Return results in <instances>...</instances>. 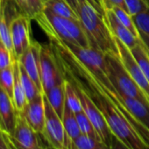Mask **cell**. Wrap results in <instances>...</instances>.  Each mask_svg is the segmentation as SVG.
<instances>
[{
  "mask_svg": "<svg viewBox=\"0 0 149 149\" xmlns=\"http://www.w3.org/2000/svg\"><path fill=\"white\" fill-rule=\"evenodd\" d=\"M105 61L108 77L119 95H125L149 102L146 94L125 69L119 55L105 54Z\"/></svg>",
  "mask_w": 149,
  "mask_h": 149,
  "instance_id": "obj_4",
  "label": "cell"
},
{
  "mask_svg": "<svg viewBox=\"0 0 149 149\" xmlns=\"http://www.w3.org/2000/svg\"><path fill=\"white\" fill-rule=\"evenodd\" d=\"M71 84L76 89L77 95L79 96L81 103H82L83 111H84L86 116L89 118V119L92 123L94 128L96 129L97 132V135L99 136L101 140L110 147L113 134L111 133L103 113L98 109V107L95 104V103L91 100V98L81 88H79L78 86L74 85L73 84Z\"/></svg>",
  "mask_w": 149,
  "mask_h": 149,
  "instance_id": "obj_8",
  "label": "cell"
},
{
  "mask_svg": "<svg viewBox=\"0 0 149 149\" xmlns=\"http://www.w3.org/2000/svg\"><path fill=\"white\" fill-rule=\"evenodd\" d=\"M14 67V86L13 93V101L17 112H22L26 106L28 100L23 89L20 74H19V61L17 60L13 62Z\"/></svg>",
  "mask_w": 149,
  "mask_h": 149,
  "instance_id": "obj_18",
  "label": "cell"
},
{
  "mask_svg": "<svg viewBox=\"0 0 149 149\" xmlns=\"http://www.w3.org/2000/svg\"><path fill=\"white\" fill-rule=\"evenodd\" d=\"M101 5L105 11L112 10L114 7H120L127 11L125 0H101Z\"/></svg>",
  "mask_w": 149,
  "mask_h": 149,
  "instance_id": "obj_31",
  "label": "cell"
},
{
  "mask_svg": "<svg viewBox=\"0 0 149 149\" xmlns=\"http://www.w3.org/2000/svg\"><path fill=\"white\" fill-rule=\"evenodd\" d=\"M44 9L59 17L79 20L77 13L67 0H48L44 3Z\"/></svg>",
  "mask_w": 149,
  "mask_h": 149,
  "instance_id": "obj_17",
  "label": "cell"
},
{
  "mask_svg": "<svg viewBox=\"0 0 149 149\" xmlns=\"http://www.w3.org/2000/svg\"><path fill=\"white\" fill-rule=\"evenodd\" d=\"M0 149H10L7 141L1 132H0Z\"/></svg>",
  "mask_w": 149,
  "mask_h": 149,
  "instance_id": "obj_34",
  "label": "cell"
},
{
  "mask_svg": "<svg viewBox=\"0 0 149 149\" xmlns=\"http://www.w3.org/2000/svg\"><path fill=\"white\" fill-rule=\"evenodd\" d=\"M24 1L27 8L28 16L31 19H34V18L44 10V3L42 0H24Z\"/></svg>",
  "mask_w": 149,
  "mask_h": 149,
  "instance_id": "obj_30",
  "label": "cell"
},
{
  "mask_svg": "<svg viewBox=\"0 0 149 149\" xmlns=\"http://www.w3.org/2000/svg\"><path fill=\"white\" fill-rule=\"evenodd\" d=\"M30 21L31 19L23 13L17 14L10 21L12 41L15 57L18 61L32 43L30 37Z\"/></svg>",
  "mask_w": 149,
  "mask_h": 149,
  "instance_id": "obj_9",
  "label": "cell"
},
{
  "mask_svg": "<svg viewBox=\"0 0 149 149\" xmlns=\"http://www.w3.org/2000/svg\"><path fill=\"white\" fill-rule=\"evenodd\" d=\"M104 19L112 35L120 40L130 49L134 47L139 42L140 38H137L136 36H134L119 21L112 10H108L104 12Z\"/></svg>",
  "mask_w": 149,
  "mask_h": 149,
  "instance_id": "obj_14",
  "label": "cell"
},
{
  "mask_svg": "<svg viewBox=\"0 0 149 149\" xmlns=\"http://www.w3.org/2000/svg\"><path fill=\"white\" fill-rule=\"evenodd\" d=\"M40 50L41 44L32 40L30 47L19 57V61L26 69L30 77L43 92L40 78Z\"/></svg>",
  "mask_w": 149,
  "mask_h": 149,
  "instance_id": "obj_11",
  "label": "cell"
},
{
  "mask_svg": "<svg viewBox=\"0 0 149 149\" xmlns=\"http://www.w3.org/2000/svg\"><path fill=\"white\" fill-rule=\"evenodd\" d=\"M19 74H20V81H21V84H22V86L25 91L28 102L34 99L36 97L43 93L39 89L35 82L30 77V76L27 74V72L26 71V69L23 68V66L20 63H19Z\"/></svg>",
  "mask_w": 149,
  "mask_h": 149,
  "instance_id": "obj_22",
  "label": "cell"
},
{
  "mask_svg": "<svg viewBox=\"0 0 149 149\" xmlns=\"http://www.w3.org/2000/svg\"><path fill=\"white\" fill-rule=\"evenodd\" d=\"M61 120L63 123V126H64L67 137L71 145V142L74 139H76L82 134L76 114L65 105V109H64V112H63Z\"/></svg>",
  "mask_w": 149,
  "mask_h": 149,
  "instance_id": "obj_19",
  "label": "cell"
},
{
  "mask_svg": "<svg viewBox=\"0 0 149 149\" xmlns=\"http://www.w3.org/2000/svg\"><path fill=\"white\" fill-rule=\"evenodd\" d=\"M125 3L127 8V12L131 16H135L148 7L147 0H125Z\"/></svg>",
  "mask_w": 149,
  "mask_h": 149,
  "instance_id": "obj_28",
  "label": "cell"
},
{
  "mask_svg": "<svg viewBox=\"0 0 149 149\" xmlns=\"http://www.w3.org/2000/svg\"><path fill=\"white\" fill-rule=\"evenodd\" d=\"M8 136L17 149H51L42 134L35 132L20 112L17 114L13 134Z\"/></svg>",
  "mask_w": 149,
  "mask_h": 149,
  "instance_id": "obj_7",
  "label": "cell"
},
{
  "mask_svg": "<svg viewBox=\"0 0 149 149\" xmlns=\"http://www.w3.org/2000/svg\"><path fill=\"white\" fill-rule=\"evenodd\" d=\"M50 41L61 44L71 54H73L77 60H79L111 93H118L108 77L105 54L103 52L91 47H85L61 40Z\"/></svg>",
  "mask_w": 149,
  "mask_h": 149,
  "instance_id": "obj_3",
  "label": "cell"
},
{
  "mask_svg": "<svg viewBox=\"0 0 149 149\" xmlns=\"http://www.w3.org/2000/svg\"><path fill=\"white\" fill-rule=\"evenodd\" d=\"M34 20L50 40H61L81 47H91L84 29L79 20L56 16L44 9Z\"/></svg>",
  "mask_w": 149,
  "mask_h": 149,
  "instance_id": "obj_2",
  "label": "cell"
},
{
  "mask_svg": "<svg viewBox=\"0 0 149 149\" xmlns=\"http://www.w3.org/2000/svg\"><path fill=\"white\" fill-rule=\"evenodd\" d=\"M147 50H148V49H147ZM148 52H149V51H148Z\"/></svg>",
  "mask_w": 149,
  "mask_h": 149,
  "instance_id": "obj_39",
  "label": "cell"
},
{
  "mask_svg": "<svg viewBox=\"0 0 149 149\" xmlns=\"http://www.w3.org/2000/svg\"><path fill=\"white\" fill-rule=\"evenodd\" d=\"M76 117H77V122H78L82 134L87 135L90 137H93V138L100 139L99 136L97 135V132L96 129L94 128L92 123L91 122V120L86 116V114L84 113V111L81 112L76 113Z\"/></svg>",
  "mask_w": 149,
  "mask_h": 149,
  "instance_id": "obj_26",
  "label": "cell"
},
{
  "mask_svg": "<svg viewBox=\"0 0 149 149\" xmlns=\"http://www.w3.org/2000/svg\"><path fill=\"white\" fill-rule=\"evenodd\" d=\"M139 38L141 39V40L143 41V43L145 44V46L149 51V36L145 34H139Z\"/></svg>",
  "mask_w": 149,
  "mask_h": 149,
  "instance_id": "obj_35",
  "label": "cell"
},
{
  "mask_svg": "<svg viewBox=\"0 0 149 149\" xmlns=\"http://www.w3.org/2000/svg\"><path fill=\"white\" fill-rule=\"evenodd\" d=\"M8 0H0V40L6 46L11 52L14 61H17L13 50V45L12 41L11 31H10V21L7 19L6 9Z\"/></svg>",
  "mask_w": 149,
  "mask_h": 149,
  "instance_id": "obj_16",
  "label": "cell"
},
{
  "mask_svg": "<svg viewBox=\"0 0 149 149\" xmlns=\"http://www.w3.org/2000/svg\"><path fill=\"white\" fill-rule=\"evenodd\" d=\"M148 36H149V35H148Z\"/></svg>",
  "mask_w": 149,
  "mask_h": 149,
  "instance_id": "obj_40",
  "label": "cell"
},
{
  "mask_svg": "<svg viewBox=\"0 0 149 149\" xmlns=\"http://www.w3.org/2000/svg\"><path fill=\"white\" fill-rule=\"evenodd\" d=\"M112 11L114 12V13L116 14L117 18L119 19V21L134 35L136 36L137 38H139V33L133 22V19H132V17L130 15V13L123 9V8H120V7H114L112 9Z\"/></svg>",
  "mask_w": 149,
  "mask_h": 149,
  "instance_id": "obj_25",
  "label": "cell"
},
{
  "mask_svg": "<svg viewBox=\"0 0 149 149\" xmlns=\"http://www.w3.org/2000/svg\"><path fill=\"white\" fill-rule=\"evenodd\" d=\"M17 114L12 97L0 86V132L10 136L13 134Z\"/></svg>",
  "mask_w": 149,
  "mask_h": 149,
  "instance_id": "obj_13",
  "label": "cell"
},
{
  "mask_svg": "<svg viewBox=\"0 0 149 149\" xmlns=\"http://www.w3.org/2000/svg\"><path fill=\"white\" fill-rule=\"evenodd\" d=\"M44 104L46 121L42 136L51 149H70V143L67 137L62 120L52 108L45 95Z\"/></svg>",
  "mask_w": 149,
  "mask_h": 149,
  "instance_id": "obj_6",
  "label": "cell"
},
{
  "mask_svg": "<svg viewBox=\"0 0 149 149\" xmlns=\"http://www.w3.org/2000/svg\"><path fill=\"white\" fill-rule=\"evenodd\" d=\"M20 113L23 114L26 122L35 132L42 134L46 121L44 93L29 101L24 111Z\"/></svg>",
  "mask_w": 149,
  "mask_h": 149,
  "instance_id": "obj_12",
  "label": "cell"
},
{
  "mask_svg": "<svg viewBox=\"0 0 149 149\" xmlns=\"http://www.w3.org/2000/svg\"><path fill=\"white\" fill-rule=\"evenodd\" d=\"M0 86L13 99V86H14V67L13 64L10 67L0 70Z\"/></svg>",
  "mask_w": 149,
  "mask_h": 149,
  "instance_id": "obj_24",
  "label": "cell"
},
{
  "mask_svg": "<svg viewBox=\"0 0 149 149\" xmlns=\"http://www.w3.org/2000/svg\"><path fill=\"white\" fill-rule=\"evenodd\" d=\"M67 1H68V4L73 7V9L77 12V6H78V2L77 1V0H67Z\"/></svg>",
  "mask_w": 149,
  "mask_h": 149,
  "instance_id": "obj_37",
  "label": "cell"
},
{
  "mask_svg": "<svg viewBox=\"0 0 149 149\" xmlns=\"http://www.w3.org/2000/svg\"><path fill=\"white\" fill-rule=\"evenodd\" d=\"M77 13L84 29L90 46L104 54H118L115 37L110 31L104 15L97 11L86 1H79Z\"/></svg>",
  "mask_w": 149,
  "mask_h": 149,
  "instance_id": "obj_1",
  "label": "cell"
},
{
  "mask_svg": "<svg viewBox=\"0 0 149 149\" xmlns=\"http://www.w3.org/2000/svg\"><path fill=\"white\" fill-rule=\"evenodd\" d=\"M40 78L43 93L57 84L66 82L65 74L53 45H41Z\"/></svg>",
  "mask_w": 149,
  "mask_h": 149,
  "instance_id": "obj_5",
  "label": "cell"
},
{
  "mask_svg": "<svg viewBox=\"0 0 149 149\" xmlns=\"http://www.w3.org/2000/svg\"><path fill=\"white\" fill-rule=\"evenodd\" d=\"M43 1V3H45V2H47V1H48V0H42Z\"/></svg>",
  "mask_w": 149,
  "mask_h": 149,
  "instance_id": "obj_38",
  "label": "cell"
},
{
  "mask_svg": "<svg viewBox=\"0 0 149 149\" xmlns=\"http://www.w3.org/2000/svg\"><path fill=\"white\" fill-rule=\"evenodd\" d=\"M14 61L11 52L0 40V70L12 66Z\"/></svg>",
  "mask_w": 149,
  "mask_h": 149,
  "instance_id": "obj_29",
  "label": "cell"
},
{
  "mask_svg": "<svg viewBox=\"0 0 149 149\" xmlns=\"http://www.w3.org/2000/svg\"><path fill=\"white\" fill-rule=\"evenodd\" d=\"M115 40L118 49L119 58L123 65L125 66L127 72L130 74L132 78L135 81L138 86L143 91V92L146 94V96L149 100V82L146 79L143 71L141 70L139 63L135 60L134 56L132 55L131 49L116 37H115Z\"/></svg>",
  "mask_w": 149,
  "mask_h": 149,
  "instance_id": "obj_10",
  "label": "cell"
},
{
  "mask_svg": "<svg viewBox=\"0 0 149 149\" xmlns=\"http://www.w3.org/2000/svg\"><path fill=\"white\" fill-rule=\"evenodd\" d=\"M11 1H13L14 6L19 10V13H23V14H26L28 16L27 8H26V3L24 0H11Z\"/></svg>",
  "mask_w": 149,
  "mask_h": 149,
  "instance_id": "obj_33",
  "label": "cell"
},
{
  "mask_svg": "<svg viewBox=\"0 0 149 149\" xmlns=\"http://www.w3.org/2000/svg\"><path fill=\"white\" fill-rule=\"evenodd\" d=\"M70 149H110V147L98 138L81 134L71 142Z\"/></svg>",
  "mask_w": 149,
  "mask_h": 149,
  "instance_id": "obj_20",
  "label": "cell"
},
{
  "mask_svg": "<svg viewBox=\"0 0 149 149\" xmlns=\"http://www.w3.org/2000/svg\"><path fill=\"white\" fill-rule=\"evenodd\" d=\"M66 106L74 114L83 111L80 97L74 87L68 80H66Z\"/></svg>",
  "mask_w": 149,
  "mask_h": 149,
  "instance_id": "obj_23",
  "label": "cell"
},
{
  "mask_svg": "<svg viewBox=\"0 0 149 149\" xmlns=\"http://www.w3.org/2000/svg\"><path fill=\"white\" fill-rule=\"evenodd\" d=\"M2 134L4 135L5 139H6V141H7V144H8V146H9V148H10V149H17V148L14 146V145H13V143L12 142V140L10 139V137H9L7 134H6V133H2Z\"/></svg>",
  "mask_w": 149,
  "mask_h": 149,
  "instance_id": "obj_36",
  "label": "cell"
},
{
  "mask_svg": "<svg viewBox=\"0 0 149 149\" xmlns=\"http://www.w3.org/2000/svg\"><path fill=\"white\" fill-rule=\"evenodd\" d=\"M52 108L61 118L66 105V82L57 84L44 93Z\"/></svg>",
  "mask_w": 149,
  "mask_h": 149,
  "instance_id": "obj_15",
  "label": "cell"
},
{
  "mask_svg": "<svg viewBox=\"0 0 149 149\" xmlns=\"http://www.w3.org/2000/svg\"><path fill=\"white\" fill-rule=\"evenodd\" d=\"M110 149H130L128 146H126L121 140H119L117 137L114 135L112 136Z\"/></svg>",
  "mask_w": 149,
  "mask_h": 149,
  "instance_id": "obj_32",
  "label": "cell"
},
{
  "mask_svg": "<svg viewBox=\"0 0 149 149\" xmlns=\"http://www.w3.org/2000/svg\"><path fill=\"white\" fill-rule=\"evenodd\" d=\"M131 52L149 82V52L141 39L139 42L131 49Z\"/></svg>",
  "mask_w": 149,
  "mask_h": 149,
  "instance_id": "obj_21",
  "label": "cell"
},
{
  "mask_svg": "<svg viewBox=\"0 0 149 149\" xmlns=\"http://www.w3.org/2000/svg\"><path fill=\"white\" fill-rule=\"evenodd\" d=\"M132 17L139 34L149 35V2L147 9Z\"/></svg>",
  "mask_w": 149,
  "mask_h": 149,
  "instance_id": "obj_27",
  "label": "cell"
}]
</instances>
